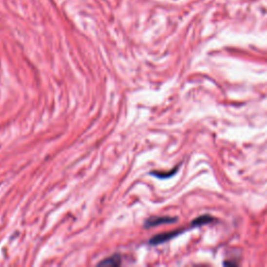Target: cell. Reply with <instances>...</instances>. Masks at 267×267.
I'll use <instances>...</instances> for the list:
<instances>
[{
    "label": "cell",
    "mask_w": 267,
    "mask_h": 267,
    "mask_svg": "<svg viewBox=\"0 0 267 267\" xmlns=\"http://www.w3.org/2000/svg\"><path fill=\"white\" fill-rule=\"evenodd\" d=\"M177 221V218L174 217H169V216H154L148 218L144 222V228L146 229H151L158 227L161 225H167V224H174V222Z\"/></svg>",
    "instance_id": "6da1fadb"
},
{
    "label": "cell",
    "mask_w": 267,
    "mask_h": 267,
    "mask_svg": "<svg viewBox=\"0 0 267 267\" xmlns=\"http://www.w3.org/2000/svg\"><path fill=\"white\" fill-rule=\"evenodd\" d=\"M182 232H183V229H176V231H170L167 233H162L159 235H155L150 241H148V243H150L151 246H158V244H162L166 241L172 240L177 235H180Z\"/></svg>",
    "instance_id": "7a4b0ae2"
},
{
    "label": "cell",
    "mask_w": 267,
    "mask_h": 267,
    "mask_svg": "<svg viewBox=\"0 0 267 267\" xmlns=\"http://www.w3.org/2000/svg\"><path fill=\"white\" fill-rule=\"evenodd\" d=\"M122 260L120 255L115 254L113 256H110L106 259H103L101 262L98 263V265H103V266H119L121 264Z\"/></svg>",
    "instance_id": "3957f363"
},
{
    "label": "cell",
    "mask_w": 267,
    "mask_h": 267,
    "mask_svg": "<svg viewBox=\"0 0 267 267\" xmlns=\"http://www.w3.org/2000/svg\"><path fill=\"white\" fill-rule=\"evenodd\" d=\"M214 218L211 216V215H203V216H199L196 219L193 220L192 222V226L197 227V226H203L205 224H209V222H212Z\"/></svg>",
    "instance_id": "277c9868"
},
{
    "label": "cell",
    "mask_w": 267,
    "mask_h": 267,
    "mask_svg": "<svg viewBox=\"0 0 267 267\" xmlns=\"http://www.w3.org/2000/svg\"><path fill=\"white\" fill-rule=\"evenodd\" d=\"M176 170H177V168H175V169H173L172 170V172H151V174H153V176H157V177H159V179H166V177H169V176H172L175 172H176Z\"/></svg>",
    "instance_id": "5b68a950"
}]
</instances>
